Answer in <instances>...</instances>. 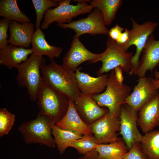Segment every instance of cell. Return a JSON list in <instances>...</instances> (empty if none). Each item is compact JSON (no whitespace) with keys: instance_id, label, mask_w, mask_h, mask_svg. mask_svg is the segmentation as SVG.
Returning <instances> with one entry per match:
<instances>
[{"instance_id":"26","label":"cell","mask_w":159,"mask_h":159,"mask_svg":"<svg viewBox=\"0 0 159 159\" xmlns=\"http://www.w3.org/2000/svg\"><path fill=\"white\" fill-rule=\"evenodd\" d=\"M140 143L149 159H159V130L145 133Z\"/></svg>"},{"instance_id":"5","label":"cell","mask_w":159,"mask_h":159,"mask_svg":"<svg viewBox=\"0 0 159 159\" xmlns=\"http://www.w3.org/2000/svg\"><path fill=\"white\" fill-rule=\"evenodd\" d=\"M77 3V5L70 4L71 0H59V5L55 8L47 10L45 13L44 19L40 28L47 29L51 24H68L74 17L81 14L91 12L94 9L87 3L91 0H73Z\"/></svg>"},{"instance_id":"30","label":"cell","mask_w":159,"mask_h":159,"mask_svg":"<svg viewBox=\"0 0 159 159\" xmlns=\"http://www.w3.org/2000/svg\"><path fill=\"white\" fill-rule=\"evenodd\" d=\"M122 159H149L142 150L140 143H136L125 154Z\"/></svg>"},{"instance_id":"3","label":"cell","mask_w":159,"mask_h":159,"mask_svg":"<svg viewBox=\"0 0 159 159\" xmlns=\"http://www.w3.org/2000/svg\"><path fill=\"white\" fill-rule=\"evenodd\" d=\"M45 63L43 56L33 53L25 61L15 67L18 72L16 79L18 85L27 88L30 99L33 102L37 100L41 82L40 67Z\"/></svg>"},{"instance_id":"7","label":"cell","mask_w":159,"mask_h":159,"mask_svg":"<svg viewBox=\"0 0 159 159\" xmlns=\"http://www.w3.org/2000/svg\"><path fill=\"white\" fill-rule=\"evenodd\" d=\"M106 46L105 51L100 53V57L95 62L96 63L101 61L102 63L101 67L97 72V76H100L118 67H121L123 72H129L132 67L133 53L124 49L109 36Z\"/></svg>"},{"instance_id":"17","label":"cell","mask_w":159,"mask_h":159,"mask_svg":"<svg viewBox=\"0 0 159 159\" xmlns=\"http://www.w3.org/2000/svg\"><path fill=\"white\" fill-rule=\"evenodd\" d=\"M81 69L78 68L74 73L78 88L82 93L92 96L101 94L106 89L108 74H103L94 77L81 72Z\"/></svg>"},{"instance_id":"35","label":"cell","mask_w":159,"mask_h":159,"mask_svg":"<svg viewBox=\"0 0 159 159\" xmlns=\"http://www.w3.org/2000/svg\"><path fill=\"white\" fill-rule=\"evenodd\" d=\"M115 77L118 81L121 83H123L124 78L122 75V69L119 67L115 68L114 69Z\"/></svg>"},{"instance_id":"27","label":"cell","mask_w":159,"mask_h":159,"mask_svg":"<svg viewBox=\"0 0 159 159\" xmlns=\"http://www.w3.org/2000/svg\"><path fill=\"white\" fill-rule=\"evenodd\" d=\"M98 145L93 135L90 134L83 135L81 138L70 143L68 146L74 148L82 155L95 150Z\"/></svg>"},{"instance_id":"25","label":"cell","mask_w":159,"mask_h":159,"mask_svg":"<svg viewBox=\"0 0 159 159\" xmlns=\"http://www.w3.org/2000/svg\"><path fill=\"white\" fill-rule=\"evenodd\" d=\"M122 4L121 0H92L90 5L101 12L105 25H110L115 18L116 12Z\"/></svg>"},{"instance_id":"20","label":"cell","mask_w":159,"mask_h":159,"mask_svg":"<svg viewBox=\"0 0 159 159\" xmlns=\"http://www.w3.org/2000/svg\"><path fill=\"white\" fill-rule=\"evenodd\" d=\"M33 53L31 48L26 49L8 45L0 50V64L11 69L25 61Z\"/></svg>"},{"instance_id":"15","label":"cell","mask_w":159,"mask_h":159,"mask_svg":"<svg viewBox=\"0 0 159 159\" xmlns=\"http://www.w3.org/2000/svg\"><path fill=\"white\" fill-rule=\"evenodd\" d=\"M142 53L137 67L132 74L139 78L145 77L147 71L153 72L159 64V40H155L152 34L148 38Z\"/></svg>"},{"instance_id":"1","label":"cell","mask_w":159,"mask_h":159,"mask_svg":"<svg viewBox=\"0 0 159 159\" xmlns=\"http://www.w3.org/2000/svg\"><path fill=\"white\" fill-rule=\"evenodd\" d=\"M42 78L52 87L69 99L74 101L81 94L74 72L51 60L48 64L40 67Z\"/></svg>"},{"instance_id":"22","label":"cell","mask_w":159,"mask_h":159,"mask_svg":"<svg viewBox=\"0 0 159 159\" xmlns=\"http://www.w3.org/2000/svg\"><path fill=\"white\" fill-rule=\"evenodd\" d=\"M95 150L102 159H122L128 150L125 142L120 138L112 143L98 144Z\"/></svg>"},{"instance_id":"2","label":"cell","mask_w":159,"mask_h":159,"mask_svg":"<svg viewBox=\"0 0 159 159\" xmlns=\"http://www.w3.org/2000/svg\"><path fill=\"white\" fill-rule=\"evenodd\" d=\"M37 100L39 112L55 124L65 115L69 107L68 98L55 89L42 77Z\"/></svg>"},{"instance_id":"4","label":"cell","mask_w":159,"mask_h":159,"mask_svg":"<svg viewBox=\"0 0 159 159\" xmlns=\"http://www.w3.org/2000/svg\"><path fill=\"white\" fill-rule=\"evenodd\" d=\"M107 87L103 93L92 96V98L100 106L107 108L112 115L120 117L121 108L130 94V87L117 80L114 69L108 74Z\"/></svg>"},{"instance_id":"9","label":"cell","mask_w":159,"mask_h":159,"mask_svg":"<svg viewBox=\"0 0 159 159\" xmlns=\"http://www.w3.org/2000/svg\"><path fill=\"white\" fill-rule=\"evenodd\" d=\"M57 25L64 29H70L74 30L75 32L74 37L79 38L85 34L93 36L97 34L108 35L109 32L104 23L101 12L96 8H94L85 18L68 24H57Z\"/></svg>"},{"instance_id":"34","label":"cell","mask_w":159,"mask_h":159,"mask_svg":"<svg viewBox=\"0 0 159 159\" xmlns=\"http://www.w3.org/2000/svg\"><path fill=\"white\" fill-rule=\"evenodd\" d=\"M77 159H102L99 156L95 150L89 152L78 158Z\"/></svg>"},{"instance_id":"16","label":"cell","mask_w":159,"mask_h":159,"mask_svg":"<svg viewBox=\"0 0 159 159\" xmlns=\"http://www.w3.org/2000/svg\"><path fill=\"white\" fill-rule=\"evenodd\" d=\"M137 124L145 133L159 126V93L140 109Z\"/></svg>"},{"instance_id":"12","label":"cell","mask_w":159,"mask_h":159,"mask_svg":"<svg viewBox=\"0 0 159 159\" xmlns=\"http://www.w3.org/2000/svg\"><path fill=\"white\" fill-rule=\"evenodd\" d=\"M101 54H95L88 50L80 40L74 37L70 48L62 59V65L69 71L74 72L78 66L83 62L90 61L95 63Z\"/></svg>"},{"instance_id":"28","label":"cell","mask_w":159,"mask_h":159,"mask_svg":"<svg viewBox=\"0 0 159 159\" xmlns=\"http://www.w3.org/2000/svg\"><path fill=\"white\" fill-rule=\"evenodd\" d=\"M59 0H32L36 16L35 25L36 29L40 28L41 21L46 11L52 7H56L59 5Z\"/></svg>"},{"instance_id":"37","label":"cell","mask_w":159,"mask_h":159,"mask_svg":"<svg viewBox=\"0 0 159 159\" xmlns=\"http://www.w3.org/2000/svg\"><path fill=\"white\" fill-rule=\"evenodd\" d=\"M154 77L155 79L157 80L159 78V70L158 71H156L154 72Z\"/></svg>"},{"instance_id":"11","label":"cell","mask_w":159,"mask_h":159,"mask_svg":"<svg viewBox=\"0 0 159 159\" xmlns=\"http://www.w3.org/2000/svg\"><path fill=\"white\" fill-rule=\"evenodd\" d=\"M120 118V132L129 150L135 143H140L143 137L137 127L138 113L123 104L121 106Z\"/></svg>"},{"instance_id":"23","label":"cell","mask_w":159,"mask_h":159,"mask_svg":"<svg viewBox=\"0 0 159 159\" xmlns=\"http://www.w3.org/2000/svg\"><path fill=\"white\" fill-rule=\"evenodd\" d=\"M0 16L21 23L31 22L30 19L19 9L16 0L0 1Z\"/></svg>"},{"instance_id":"21","label":"cell","mask_w":159,"mask_h":159,"mask_svg":"<svg viewBox=\"0 0 159 159\" xmlns=\"http://www.w3.org/2000/svg\"><path fill=\"white\" fill-rule=\"evenodd\" d=\"M31 44L33 53L40 56H46L50 60L59 58L62 52V47L51 45L47 42L40 28L36 29L32 38Z\"/></svg>"},{"instance_id":"33","label":"cell","mask_w":159,"mask_h":159,"mask_svg":"<svg viewBox=\"0 0 159 159\" xmlns=\"http://www.w3.org/2000/svg\"><path fill=\"white\" fill-rule=\"evenodd\" d=\"M129 30L125 29L116 42L118 44L122 45L126 43L129 39Z\"/></svg>"},{"instance_id":"32","label":"cell","mask_w":159,"mask_h":159,"mask_svg":"<svg viewBox=\"0 0 159 159\" xmlns=\"http://www.w3.org/2000/svg\"><path fill=\"white\" fill-rule=\"evenodd\" d=\"M124 30L122 27L118 24H116L109 30L108 36L116 42Z\"/></svg>"},{"instance_id":"36","label":"cell","mask_w":159,"mask_h":159,"mask_svg":"<svg viewBox=\"0 0 159 159\" xmlns=\"http://www.w3.org/2000/svg\"><path fill=\"white\" fill-rule=\"evenodd\" d=\"M152 84L154 88L158 90L159 88V78L157 80L153 78L152 81Z\"/></svg>"},{"instance_id":"24","label":"cell","mask_w":159,"mask_h":159,"mask_svg":"<svg viewBox=\"0 0 159 159\" xmlns=\"http://www.w3.org/2000/svg\"><path fill=\"white\" fill-rule=\"evenodd\" d=\"M51 126L55 143L61 154L64 152L70 143L82 136L76 132L62 129L53 122H51Z\"/></svg>"},{"instance_id":"19","label":"cell","mask_w":159,"mask_h":159,"mask_svg":"<svg viewBox=\"0 0 159 159\" xmlns=\"http://www.w3.org/2000/svg\"><path fill=\"white\" fill-rule=\"evenodd\" d=\"M69 105L65 115L56 125L59 127L82 135L92 134L89 126L80 117L74 107L72 100L69 99Z\"/></svg>"},{"instance_id":"6","label":"cell","mask_w":159,"mask_h":159,"mask_svg":"<svg viewBox=\"0 0 159 159\" xmlns=\"http://www.w3.org/2000/svg\"><path fill=\"white\" fill-rule=\"evenodd\" d=\"M51 122L39 112L34 119L22 123L18 128L27 144H38L55 148Z\"/></svg>"},{"instance_id":"8","label":"cell","mask_w":159,"mask_h":159,"mask_svg":"<svg viewBox=\"0 0 159 159\" xmlns=\"http://www.w3.org/2000/svg\"><path fill=\"white\" fill-rule=\"evenodd\" d=\"M131 20L132 28L129 30V39L124 44L120 45L126 51L132 45H134L136 47V52L132 60V69L128 73L129 75H132L137 68L140 54L146 43L158 24L157 22L150 21L140 24L136 22L132 18H131Z\"/></svg>"},{"instance_id":"10","label":"cell","mask_w":159,"mask_h":159,"mask_svg":"<svg viewBox=\"0 0 159 159\" xmlns=\"http://www.w3.org/2000/svg\"><path fill=\"white\" fill-rule=\"evenodd\" d=\"M89 127L98 144L112 143L120 138L117 137L120 130V117L109 112Z\"/></svg>"},{"instance_id":"18","label":"cell","mask_w":159,"mask_h":159,"mask_svg":"<svg viewBox=\"0 0 159 159\" xmlns=\"http://www.w3.org/2000/svg\"><path fill=\"white\" fill-rule=\"evenodd\" d=\"M10 35L8 43L10 45L28 49L31 44L34 33V25L31 22L21 23L11 21L9 27Z\"/></svg>"},{"instance_id":"13","label":"cell","mask_w":159,"mask_h":159,"mask_svg":"<svg viewBox=\"0 0 159 159\" xmlns=\"http://www.w3.org/2000/svg\"><path fill=\"white\" fill-rule=\"evenodd\" d=\"M73 102L78 114L88 126L109 112L107 108L99 106L91 95L81 93Z\"/></svg>"},{"instance_id":"31","label":"cell","mask_w":159,"mask_h":159,"mask_svg":"<svg viewBox=\"0 0 159 159\" xmlns=\"http://www.w3.org/2000/svg\"><path fill=\"white\" fill-rule=\"evenodd\" d=\"M11 21L4 18L0 20V50L8 45L7 32Z\"/></svg>"},{"instance_id":"14","label":"cell","mask_w":159,"mask_h":159,"mask_svg":"<svg viewBox=\"0 0 159 159\" xmlns=\"http://www.w3.org/2000/svg\"><path fill=\"white\" fill-rule=\"evenodd\" d=\"M152 78H139L138 84L135 86L132 92L126 99L123 104L131 107L138 113L144 104L152 99L158 93L152 84Z\"/></svg>"},{"instance_id":"29","label":"cell","mask_w":159,"mask_h":159,"mask_svg":"<svg viewBox=\"0 0 159 159\" xmlns=\"http://www.w3.org/2000/svg\"><path fill=\"white\" fill-rule=\"evenodd\" d=\"M15 115L5 108L0 109V137L7 135L14 126Z\"/></svg>"}]
</instances>
